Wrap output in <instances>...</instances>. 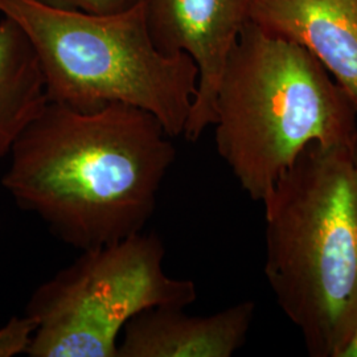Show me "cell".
<instances>
[{"mask_svg": "<svg viewBox=\"0 0 357 357\" xmlns=\"http://www.w3.org/2000/svg\"><path fill=\"white\" fill-rule=\"evenodd\" d=\"M153 114L123 103L77 112L50 102L10 153L1 185L79 252L143 231L176 159Z\"/></svg>", "mask_w": 357, "mask_h": 357, "instance_id": "1", "label": "cell"}, {"mask_svg": "<svg viewBox=\"0 0 357 357\" xmlns=\"http://www.w3.org/2000/svg\"><path fill=\"white\" fill-rule=\"evenodd\" d=\"M354 150L310 143L262 203L265 275L312 357H345L357 336Z\"/></svg>", "mask_w": 357, "mask_h": 357, "instance_id": "2", "label": "cell"}, {"mask_svg": "<svg viewBox=\"0 0 357 357\" xmlns=\"http://www.w3.org/2000/svg\"><path fill=\"white\" fill-rule=\"evenodd\" d=\"M213 126L217 153L264 203L310 143L355 149L357 107L302 45L249 20L224 69Z\"/></svg>", "mask_w": 357, "mask_h": 357, "instance_id": "3", "label": "cell"}, {"mask_svg": "<svg viewBox=\"0 0 357 357\" xmlns=\"http://www.w3.org/2000/svg\"><path fill=\"white\" fill-rule=\"evenodd\" d=\"M0 13L29 38L50 102L77 112L123 103L158 118L171 138L183 135L199 70L188 54L155 47L144 3L94 15L38 0H0Z\"/></svg>", "mask_w": 357, "mask_h": 357, "instance_id": "4", "label": "cell"}, {"mask_svg": "<svg viewBox=\"0 0 357 357\" xmlns=\"http://www.w3.org/2000/svg\"><path fill=\"white\" fill-rule=\"evenodd\" d=\"M165 255L153 231L81 252L31 295L26 315L36 330L26 355L118 357L128 320L151 307L196 302L195 282L167 275Z\"/></svg>", "mask_w": 357, "mask_h": 357, "instance_id": "5", "label": "cell"}, {"mask_svg": "<svg viewBox=\"0 0 357 357\" xmlns=\"http://www.w3.org/2000/svg\"><path fill=\"white\" fill-rule=\"evenodd\" d=\"M155 47L185 53L199 70L197 91L183 135L197 142L215 123L217 91L240 33L250 20L252 0H144Z\"/></svg>", "mask_w": 357, "mask_h": 357, "instance_id": "6", "label": "cell"}, {"mask_svg": "<svg viewBox=\"0 0 357 357\" xmlns=\"http://www.w3.org/2000/svg\"><path fill=\"white\" fill-rule=\"evenodd\" d=\"M255 305L243 301L209 317L158 306L135 315L123 328L118 357H230L245 343Z\"/></svg>", "mask_w": 357, "mask_h": 357, "instance_id": "7", "label": "cell"}, {"mask_svg": "<svg viewBox=\"0 0 357 357\" xmlns=\"http://www.w3.org/2000/svg\"><path fill=\"white\" fill-rule=\"evenodd\" d=\"M250 20L302 45L357 107V0H252Z\"/></svg>", "mask_w": 357, "mask_h": 357, "instance_id": "8", "label": "cell"}, {"mask_svg": "<svg viewBox=\"0 0 357 357\" xmlns=\"http://www.w3.org/2000/svg\"><path fill=\"white\" fill-rule=\"evenodd\" d=\"M50 103L38 54L11 17L0 20V159Z\"/></svg>", "mask_w": 357, "mask_h": 357, "instance_id": "9", "label": "cell"}, {"mask_svg": "<svg viewBox=\"0 0 357 357\" xmlns=\"http://www.w3.org/2000/svg\"><path fill=\"white\" fill-rule=\"evenodd\" d=\"M36 330V323L26 317H13L0 328V357H13L26 354Z\"/></svg>", "mask_w": 357, "mask_h": 357, "instance_id": "10", "label": "cell"}, {"mask_svg": "<svg viewBox=\"0 0 357 357\" xmlns=\"http://www.w3.org/2000/svg\"><path fill=\"white\" fill-rule=\"evenodd\" d=\"M45 4L65 10H75L94 15H112L125 13L144 0H38Z\"/></svg>", "mask_w": 357, "mask_h": 357, "instance_id": "11", "label": "cell"}, {"mask_svg": "<svg viewBox=\"0 0 357 357\" xmlns=\"http://www.w3.org/2000/svg\"><path fill=\"white\" fill-rule=\"evenodd\" d=\"M355 159H356L357 162V139L356 144H355ZM345 357H357V336L356 339H355V342H354V344L349 347V349L347 351V354H345Z\"/></svg>", "mask_w": 357, "mask_h": 357, "instance_id": "12", "label": "cell"}]
</instances>
